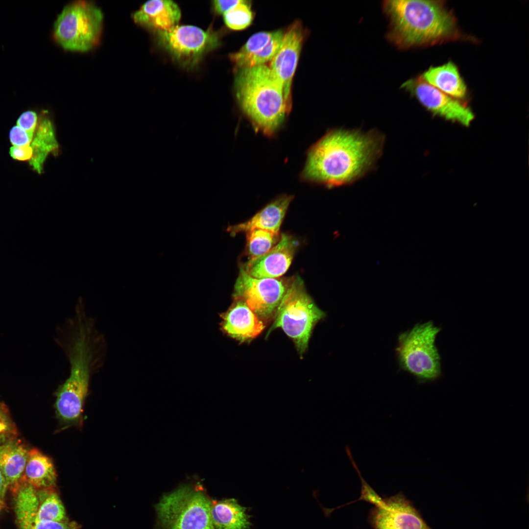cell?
I'll list each match as a JSON object with an SVG mask.
<instances>
[{
	"label": "cell",
	"mask_w": 529,
	"mask_h": 529,
	"mask_svg": "<svg viewBox=\"0 0 529 529\" xmlns=\"http://www.w3.org/2000/svg\"><path fill=\"white\" fill-rule=\"evenodd\" d=\"M385 139L376 129H331L309 150L302 178L329 188L352 184L375 168Z\"/></svg>",
	"instance_id": "obj_1"
},
{
	"label": "cell",
	"mask_w": 529,
	"mask_h": 529,
	"mask_svg": "<svg viewBox=\"0 0 529 529\" xmlns=\"http://www.w3.org/2000/svg\"><path fill=\"white\" fill-rule=\"evenodd\" d=\"M57 343L69 364V376L55 393L56 416L66 429L82 424L91 379L103 367L107 346L100 336L83 328L67 332Z\"/></svg>",
	"instance_id": "obj_2"
},
{
	"label": "cell",
	"mask_w": 529,
	"mask_h": 529,
	"mask_svg": "<svg viewBox=\"0 0 529 529\" xmlns=\"http://www.w3.org/2000/svg\"><path fill=\"white\" fill-rule=\"evenodd\" d=\"M384 8L390 21L389 39L399 47L432 45L461 36L443 1L390 0L384 1Z\"/></svg>",
	"instance_id": "obj_3"
},
{
	"label": "cell",
	"mask_w": 529,
	"mask_h": 529,
	"mask_svg": "<svg viewBox=\"0 0 529 529\" xmlns=\"http://www.w3.org/2000/svg\"><path fill=\"white\" fill-rule=\"evenodd\" d=\"M235 73V96L240 109L255 130L272 136L281 127L292 106L281 85L266 64Z\"/></svg>",
	"instance_id": "obj_4"
},
{
	"label": "cell",
	"mask_w": 529,
	"mask_h": 529,
	"mask_svg": "<svg viewBox=\"0 0 529 529\" xmlns=\"http://www.w3.org/2000/svg\"><path fill=\"white\" fill-rule=\"evenodd\" d=\"M440 330L430 321L418 323L398 336L396 353L400 367L419 383L434 381L441 374L440 357L435 345Z\"/></svg>",
	"instance_id": "obj_5"
},
{
	"label": "cell",
	"mask_w": 529,
	"mask_h": 529,
	"mask_svg": "<svg viewBox=\"0 0 529 529\" xmlns=\"http://www.w3.org/2000/svg\"><path fill=\"white\" fill-rule=\"evenodd\" d=\"M325 315L306 292L302 279L297 276L292 278L268 334L276 328H282L302 355L308 347L314 326Z\"/></svg>",
	"instance_id": "obj_6"
},
{
	"label": "cell",
	"mask_w": 529,
	"mask_h": 529,
	"mask_svg": "<svg viewBox=\"0 0 529 529\" xmlns=\"http://www.w3.org/2000/svg\"><path fill=\"white\" fill-rule=\"evenodd\" d=\"M211 504L200 486L185 485L164 495L156 510L164 529H215Z\"/></svg>",
	"instance_id": "obj_7"
},
{
	"label": "cell",
	"mask_w": 529,
	"mask_h": 529,
	"mask_svg": "<svg viewBox=\"0 0 529 529\" xmlns=\"http://www.w3.org/2000/svg\"><path fill=\"white\" fill-rule=\"evenodd\" d=\"M103 21L101 10L90 2L77 1L66 6L54 25V36L64 49L86 51L97 43Z\"/></svg>",
	"instance_id": "obj_8"
},
{
	"label": "cell",
	"mask_w": 529,
	"mask_h": 529,
	"mask_svg": "<svg viewBox=\"0 0 529 529\" xmlns=\"http://www.w3.org/2000/svg\"><path fill=\"white\" fill-rule=\"evenodd\" d=\"M155 34L158 44L176 63L187 69L194 67L221 43L218 32L191 25H177Z\"/></svg>",
	"instance_id": "obj_9"
},
{
	"label": "cell",
	"mask_w": 529,
	"mask_h": 529,
	"mask_svg": "<svg viewBox=\"0 0 529 529\" xmlns=\"http://www.w3.org/2000/svg\"><path fill=\"white\" fill-rule=\"evenodd\" d=\"M292 278H256L240 267L234 298L244 302L263 322L275 316Z\"/></svg>",
	"instance_id": "obj_10"
},
{
	"label": "cell",
	"mask_w": 529,
	"mask_h": 529,
	"mask_svg": "<svg viewBox=\"0 0 529 529\" xmlns=\"http://www.w3.org/2000/svg\"><path fill=\"white\" fill-rule=\"evenodd\" d=\"M361 483V499L375 505L370 517L374 529H432L402 494L383 499L365 480Z\"/></svg>",
	"instance_id": "obj_11"
},
{
	"label": "cell",
	"mask_w": 529,
	"mask_h": 529,
	"mask_svg": "<svg viewBox=\"0 0 529 529\" xmlns=\"http://www.w3.org/2000/svg\"><path fill=\"white\" fill-rule=\"evenodd\" d=\"M432 114L462 125H470L474 115L469 107L425 81L412 78L401 86Z\"/></svg>",
	"instance_id": "obj_12"
},
{
	"label": "cell",
	"mask_w": 529,
	"mask_h": 529,
	"mask_svg": "<svg viewBox=\"0 0 529 529\" xmlns=\"http://www.w3.org/2000/svg\"><path fill=\"white\" fill-rule=\"evenodd\" d=\"M302 24L296 21L284 32L280 46L269 68L282 86L286 99L292 103L291 87L304 39Z\"/></svg>",
	"instance_id": "obj_13"
},
{
	"label": "cell",
	"mask_w": 529,
	"mask_h": 529,
	"mask_svg": "<svg viewBox=\"0 0 529 529\" xmlns=\"http://www.w3.org/2000/svg\"><path fill=\"white\" fill-rule=\"evenodd\" d=\"M297 247V242L291 236L282 234L278 242L267 253L249 260L242 267L254 278H278L288 270Z\"/></svg>",
	"instance_id": "obj_14"
},
{
	"label": "cell",
	"mask_w": 529,
	"mask_h": 529,
	"mask_svg": "<svg viewBox=\"0 0 529 529\" xmlns=\"http://www.w3.org/2000/svg\"><path fill=\"white\" fill-rule=\"evenodd\" d=\"M284 32L277 30L252 35L238 51L229 55L235 71L270 62L280 46Z\"/></svg>",
	"instance_id": "obj_15"
},
{
	"label": "cell",
	"mask_w": 529,
	"mask_h": 529,
	"mask_svg": "<svg viewBox=\"0 0 529 529\" xmlns=\"http://www.w3.org/2000/svg\"><path fill=\"white\" fill-rule=\"evenodd\" d=\"M14 510L19 529H77V525L68 519L63 522L40 520L37 516L36 490L26 482L15 492Z\"/></svg>",
	"instance_id": "obj_16"
},
{
	"label": "cell",
	"mask_w": 529,
	"mask_h": 529,
	"mask_svg": "<svg viewBox=\"0 0 529 529\" xmlns=\"http://www.w3.org/2000/svg\"><path fill=\"white\" fill-rule=\"evenodd\" d=\"M221 317L223 332L240 341L257 337L264 328V322L240 300L235 299V302Z\"/></svg>",
	"instance_id": "obj_17"
},
{
	"label": "cell",
	"mask_w": 529,
	"mask_h": 529,
	"mask_svg": "<svg viewBox=\"0 0 529 529\" xmlns=\"http://www.w3.org/2000/svg\"><path fill=\"white\" fill-rule=\"evenodd\" d=\"M181 16L179 6L171 0H148L133 15L137 24L155 33L168 30L176 26Z\"/></svg>",
	"instance_id": "obj_18"
},
{
	"label": "cell",
	"mask_w": 529,
	"mask_h": 529,
	"mask_svg": "<svg viewBox=\"0 0 529 529\" xmlns=\"http://www.w3.org/2000/svg\"><path fill=\"white\" fill-rule=\"evenodd\" d=\"M292 199L291 195L281 196L267 204L249 220L230 227L229 231L235 234L260 229L279 234L283 219Z\"/></svg>",
	"instance_id": "obj_19"
},
{
	"label": "cell",
	"mask_w": 529,
	"mask_h": 529,
	"mask_svg": "<svg viewBox=\"0 0 529 529\" xmlns=\"http://www.w3.org/2000/svg\"><path fill=\"white\" fill-rule=\"evenodd\" d=\"M20 440H10L0 444V470L8 488L15 492L23 477L28 454Z\"/></svg>",
	"instance_id": "obj_20"
},
{
	"label": "cell",
	"mask_w": 529,
	"mask_h": 529,
	"mask_svg": "<svg viewBox=\"0 0 529 529\" xmlns=\"http://www.w3.org/2000/svg\"><path fill=\"white\" fill-rule=\"evenodd\" d=\"M421 77L443 93L458 99L467 95V86L456 65L450 61L441 66L432 67Z\"/></svg>",
	"instance_id": "obj_21"
},
{
	"label": "cell",
	"mask_w": 529,
	"mask_h": 529,
	"mask_svg": "<svg viewBox=\"0 0 529 529\" xmlns=\"http://www.w3.org/2000/svg\"><path fill=\"white\" fill-rule=\"evenodd\" d=\"M211 515L215 529H250L246 508L234 499L212 501Z\"/></svg>",
	"instance_id": "obj_22"
},
{
	"label": "cell",
	"mask_w": 529,
	"mask_h": 529,
	"mask_svg": "<svg viewBox=\"0 0 529 529\" xmlns=\"http://www.w3.org/2000/svg\"><path fill=\"white\" fill-rule=\"evenodd\" d=\"M56 471L49 457L36 449L28 451L22 480L36 489L53 488L56 482Z\"/></svg>",
	"instance_id": "obj_23"
},
{
	"label": "cell",
	"mask_w": 529,
	"mask_h": 529,
	"mask_svg": "<svg viewBox=\"0 0 529 529\" xmlns=\"http://www.w3.org/2000/svg\"><path fill=\"white\" fill-rule=\"evenodd\" d=\"M30 146L33 155L29 164L35 171L40 173L48 155L58 148L53 126L49 118L44 113L38 119Z\"/></svg>",
	"instance_id": "obj_24"
},
{
	"label": "cell",
	"mask_w": 529,
	"mask_h": 529,
	"mask_svg": "<svg viewBox=\"0 0 529 529\" xmlns=\"http://www.w3.org/2000/svg\"><path fill=\"white\" fill-rule=\"evenodd\" d=\"M53 488L36 489L38 500L37 516L40 520L63 522L68 519L65 509Z\"/></svg>",
	"instance_id": "obj_25"
},
{
	"label": "cell",
	"mask_w": 529,
	"mask_h": 529,
	"mask_svg": "<svg viewBox=\"0 0 529 529\" xmlns=\"http://www.w3.org/2000/svg\"><path fill=\"white\" fill-rule=\"evenodd\" d=\"M249 260L255 259L267 253L277 242L279 234L269 231L255 229L246 232Z\"/></svg>",
	"instance_id": "obj_26"
},
{
	"label": "cell",
	"mask_w": 529,
	"mask_h": 529,
	"mask_svg": "<svg viewBox=\"0 0 529 529\" xmlns=\"http://www.w3.org/2000/svg\"><path fill=\"white\" fill-rule=\"evenodd\" d=\"M222 16L226 25L234 30H241L247 28L251 24L254 18L250 1L243 0H240Z\"/></svg>",
	"instance_id": "obj_27"
},
{
	"label": "cell",
	"mask_w": 529,
	"mask_h": 529,
	"mask_svg": "<svg viewBox=\"0 0 529 529\" xmlns=\"http://www.w3.org/2000/svg\"><path fill=\"white\" fill-rule=\"evenodd\" d=\"M39 118L37 113L32 110L23 113L17 120V125L33 137Z\"/></svg>",
	"instance_id": "obj_28"
},
{
	"label": "cell",
	"mask_w": 529,
	"mask_h": 529,
	"mask_svg": "<svg viewBox=\"0 0 529 529\" xmlns=\"http://www.w3.org/2000/svg\"><path fill=\"white\" fill-rule=\"evenodd\" d=\"M25 131L17 126H13L9 132V139L13 146H24L30 145L33 139Z\"/></svg>",
	"instance_id": "obj_29"
},
{
	"label": "cell",
	"mask_w": 529,
	"mask_h": 529,
	"mask_svg": "<svg viewBox=\"0 0 529 529\" xmlns=\"http://www.w3.org/2000/svg\"><path fill=\"white\" fill-rule=\"evenodd\" d=\"M9 154L15 160L21 161H30L32 157L33 151L30 145L24 146H13L10 148Z\"/></svg>",
	"instance_id": "obj_30"
},
{
	"label": "cell",
	"mask_w": 529,
	"mask_h": 529,
	"mask_svg": "<svg viewBox=\"0 0 529 529\" xmlns=\"http://www.w3.org/2000/svg\"><path fill=\"white\" fill-rule=\"evenodd\" d=\"M240 1V0H216L212 1V8L216 14L223 15Z\"/></svg>",
	"instance_id": "obj_31"
},
{
	"label": "cell",
	"mask_w": 529,
	"mask_h": 529,
	"mask_svg": "<svg viewBox=\"0 0 529 529\" xmlns=\"http://www.w3.org/2000/svg\"><path fill=\"white\" fill-rule=\"evenodd\" d=\"M15 433L16 429L11 419L0 410V435Z\"/></svg>",
	"instance_id": "obj_32"
},
{
	"label": "cell",
	"mask_w": 529,
	"mask_h": 529,
	"mask_svg": "<svg viewBox=\"0 0 529 529\" xmlns=\"http://www.w3.org/2000/svg\"><path fill=\"white\" fill-rule=\"evenodd\" d=\"M8 486L0 470V511L5 506V496Z\"/></svg>",
	"instance_id": "obj_33"
}]
</instances>
